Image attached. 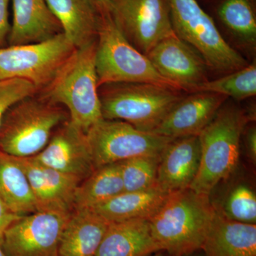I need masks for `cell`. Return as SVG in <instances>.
Segmentation results:
<instances>
[{"label":"cell","instance_id":"obj_19","mask_svg":"<svg viewBox=\"0 0 256 256\" xmlns=\"http://www.w3.org/2000/svg\"><path fill=\"white\" fill-rule=\"evenodd\" d=\"M63 34L76 50L97 42L100 13L89 0H46Z\"/></svg>","mask_w":256,"mask_h":256},{"label":"cell","instance_id":"obj_9","mask_svg":"<svg viewBox=\"0 0 256 256\" xmlns=\"http://www.w3.org/2000/svg\"><path fill=\"white\" fill-rule=\"evenodd\" d=\"M96 170L142 156H161L173 139L140 130L128 122L102 120L86 132Z\"/></svg>","mask_w":256,"mask_h":256},{"label":"cell","instance_id":"obj_35","mask_svg":"<svg viewBox=\"0 0 256 256\" xmlns=\"http://www.w3.org/2000/svg\"><path fill=\"white\" fill-rule=\"evenodd\" d=\"M149 256H169L166 252L164 250H160V252H154V254H152Z\"/></svg>","mask_w":256,"mask_h":256},{"label":"cell","instance_id":"obj_28","mask_svg":"<svg viewBox=\"0 0 256 256\" xmlns=\"http://www.w3.org/2000/svg\"><path fill=\"white\" fill-rule=\"evenodd\" d=\"M217 212L228 220L240 223L256 224V194L254 188L240 183L230 188Z\"/></svg>","mask_w":256,"mask_h":256},{"label":"cell","instance_id":"obj_17","mask_svg":"<svg viewBox=\"0 0 256 256\" xmlns=\"http://www.w3.org/2000/svg\"><path fill=\"white\" fill-rule=\"evenodd\" d=\"M13 22L9 46L48 41L63 33L46 0H12Z\"/></svg>","mask_w":256,"mask_h":256},{"label":"cell","instance_id":"obj_24","mask_svg":"<svg viewBox=\"0 0 256 256\" xmlns=\"http://www.w3.org/2000/svg\"><path fill=\"white\" fill-rule=\"evenodd\" d=\"M124 192L120 162L101 166L79 184L74 210H94Z\"/></svg>","mask_w":256,"mask_h":256},{"label":"cell","instance_id":"obj_26","mask_svg":"<svg viewBox=\"0 0 256 256\" xmlns=\"http://www.w3.org/2000/svg\"><path fill=\"white\" fill-rule=\"evenodd\" d=\"M218 14L226 26L248 46L256 44V18L250 0H225Z\"/></svg>","mask_w":256,"mask_h":256},{"label":"cell","instance_id":"obj_8","mask_svg":"<svg viewBox=\"0 0 256 256\" xmlns=\"http://www.w3.org/2000/svg\"><path fill=\"white\" fill-rule=\"evenodd\" d=\"M76 50L63 33L42 43L0 48V82L23 79L41 92Z\"/></svg>","mask_w":256,"mask_h":256},{"label":"cell","instance_id":"obj_11","mask_svg":"<svg viewBox=\"0 0 256 256\" xmlns=\"http://www.w3.org/2000/svg\"><path fill=\"white\" fill-rule=\"evenodd\" d=\"M72 214L38 210L23 216L5 233L6 256H58L60 238Z\"/></svg>","mask_w":256,"mask_h":256},{"label":"cell","instance_id":"obj_36","mask_svg":"<svg viewBox=\"0 0 256 256\" xmlns=\"http://www.w3.org/2000/svg\"><path fill=\"white\" fill-rule=\"evenodd\" d=\"M0 256H6L4 250H3L2 247V246H0Z\"/></svg>","mask_w":256,"mask_h":256},{"label":"cell","instance_id":"obj_32","mask_svg":"<svg viewBox=\"0 0 256 256\" xmlns=\"http://www.w3.org/2000/svg\"><path fill=\"white\" fill-rule=\"evenodd\" d=\"M246 150L247 156L249 159L252 160V163L256 164V128L255 126L247 130L245 134Z\"/></svg>","mask_w":256,"mask_h":256},{"label":"cell","instance_id":"obj_5","mask_svg":"<svg viewBox=\"0 0 256 256\" xmlns=\"http://www.w3.org/2000/svg\"><path fill=\"white\" fill-rule=\"evenodd\" d=\"M102 118L120 120L152 132L183 97L172 88L124 82L99 88Z\"/></svg>","mask_w":256,"mask_h":256},{"label":"cell","instance_id":"obj_20","mask_svg":"<svg viewBox=\"0 0 256 256\" xmlns=\"http://www.w3.org/2000/svg\"><path fill=\"white\" fill-rule=\"evenodd\" d=\"M110 224L92 210H74L62 234L58 256H96Z\"/></svg>","mask_w":256,"mask_h":256},{"label":"cell","instance_id":"obj_34","mask_svg":"<svg viewBox=\"0 0 256 256\" xmlns=\"http://www.w3.org/2000/svg\"><path fill=\"white\" fill-rule=\"evenodd\" d=\"M180 256H206V255H205L203 250H202V249H200V250H196V252H190V254H185V255Z\"/></svg>","mask_w":256,"mask_h":256},{"label":"cell","instance_id":"obj_12","mask_svg":"<svg viewBox=\"0 0 256 256\" xmlns=\"http://www.w3.org/2000/svg\"><path fill=\"white\" fill-rule=\"evenodd\" d=\"M146 56L156 72L178 90L195 92L208 80L205 60L176 34L160 42Z\"/></svg>","mask_w":256,"mask_h":256},{"label":"cell","instance_id":"obj_23","mask_svg":"<svg viewBox=\"0 0 256 256\" xmlns=\"http://www.w3.org/2000/svg\"><path fill=\"white\" fill-rule=\"evenodd\" d=\"M0 198L18 215L37 212L31 186L18 158L0 151Z\"/></svg>","mask_w":256,"mask_h":256},{"label":"cell","instance_id":"obj_30","mask_svg":"<svg viewBox=\"0 0 256 256\" xmlns=\"http://www.w3.org/2000/svg\"><path fill=\"white\" fill-rule=\"evenodd\" d=\"M10 2V0H0V48L9 46V37L11 32Z\"/></svg>","mask_w":256,"mask_h":256},{"label":"cell","instance_id":"obj_25","mask_svg":"<svg viewBox=\"0 0 256 256\" xmlns=\"http://www.w3.org/2000/svg\"><path fill=\"white\" fill-rule=\"evenodd\" d=\"M212 92L244 100L256 95V65L252 63L228 75L214 80H208L195 92Z\"/></svg>","mask_w":256,"mask_h":256},{"label":"cell","instance_id":"obj_31","mask_svg":"<svg viewBox=\"0 0 256 256\" xmlns=\"http://www.w3.org/2000/svg\"><path fill=\"white\" fill-rule=\"evenodd\" d=\"M22 217L14 213L0 198V246H2L6 230Z\"/></svg>","mask_w":256,"mask_h":256},{"label":"cell","instance_id":"obj_3","mask_svg":"<svg viewBox=\"0 0 256 256\" xmlns=\"http://www.w3.org/2000/svg\"><path fill=\"white\" fill-rule=\"evenodd\" d=\"M250 118L234 105L223 106L200 136L201 161L190 188L210 196L230 178L240 158L242 136Z\"/></svg>","mask_w":256,"mask_h":256},{"label":"cell","instance_id":"obj_14","mask_svg":"<svg viewBox=\"0 0 256 256\" xmlns=\"http://www.w3.org/2000/svg\"><path fill=\"white\" fill-rule=\"evenodd\" d=\"M26 172L38 210L72 214L78 178L48 168L33 158H18Z\"/></svg>","mask_w":256,"mask_h":256},{"label":"cell","instance_id":"obj_16","mask_svg":"<svg viewBox=\"0 0 256 256\" xmlns=\"http://www.w3.org/2000/svg\"><path fill=\"white\" fill-rule=\"evenodd\" d=\"M200 161L198 136L173 140L160 158L156 186L168 194L190 188L200 169Z\"/></svg>","mask_w":256,"mask_h":256},{"label":"cell","instance_id":"obj_29","mask_svg":"<svg viewBox=\"0 0 256 256\" xmlns=\"http://www.w3.org/2000/svg\"><path fill=\"white\" fill-rule=\"evenodd\" d=\"M38 92V89L33 84L23 79L0 82V127L6 112L13 106Z\"/></svg>","mask_w":256,"mask_h":256},{"label":"cell","instance_id":"obj_6","mask_svg":"<svg viewBox=\"0 0 256 256\" xmlns=\"http://www.w3.org/2000/svg\"><path fill=\"white\" fill-rule=\"evenodd\" d=\"M96 68L99 88L106 84L140 82L178 90L156 72L146 55L128 42L110 13L100 14Z\"/></svg>","mask_w":256,"mask_h":256},{"label":"cell","instance_id":"obj_13","mask_svg":"<svg viewBox=\"0 0 256 256\" xmlns=\"http://www.w3.org/2000/svg\"><path fill=\"white\" fill-rule=\"evenodd\" d=\"M32 158L82 182L96 170L86 132L70 120L57 128L46 148Z\"/></svg>","mask_w":256,"mask_h":256},{"label":"cell","instance_id":"obj_2","mask_svg":"<svg viewBox=\"0 0 256 256\" xmlns=\"http://www.w3.org/2000/svg\"><path fill=\"white\" fill-rule=\"evenodd\" d=\"M96 43L76 50L42 95L65 108L70 122L86 132L104 120L96 68Z\"/></svg>","mask_w":256,"mask_h":256},{"label":"cell","instance_id":"obj_21","mask_svg":"<svg viewBox=\"0 0 256 256\" xmlns=\"http://www.w3.org/2000/svg\"><path fill=\"white\" fill-rule=\"evenodd\" d=\"M160 250L149 220H136L110 224L96 256H149Z\"/></svg>","mask_w":256,"mask_h":256},{"label":"cell","instance_id":"obj_15","mask_svg":"<svg viewBox=\"0 0 256 256\" xmlns=\"http://www.w3.org/2000/svg\"><path fill=\"white\" fill-rule=\"evenodd\" d=\"M226 98L218 94L204 92L183 98L152 132L173 140L198 136Z\"/></svg>","mask_w":256,"mask_h":256},{"label":"cell","instance_id":"obj_10","mask_svg":"<svg viewBox=\"0 0 256 256\" xmlns=\"http://www.w3.org/2000/svg\"><path fill=\"white\" fill-rule=\"evenodd\" d=\"M110 14L128 42L146 56L175 34L168 0H110Z\"/></svg>","mask_w":256,"mask_h":256},{"label":"cell","instance_id":"obj_7","mask_svg":"<svg viewBox=\"0 0 256 256\" xmlns=\"http://www.w3.org/2000/svg\"><path fill=\"white\" fill-rule=\"evenodd\" d=\"M176 36L202 56L207 66L232 73L248 65L247 60L226 42L214 22L196 0H168Z\"/></svg>","mask_w":256,"mask_h":256},{"label":"cell","instance_id":"obj_1","mask_svg":"<svg viewBox=\"0 0 256 256\" xmlns=\"http://www.w3.org/2000/svg\"><path fill=\"white\" fill-rule=\"evenodd\" d=\"M214 214L210 196L188 188L170 193L149 222L161 250L180 256L202 249Z\"/></svg>","mask_w":256,"mask_h":256},{"label":"cell","instance_id":"obj_18","mask_svg":"<svg viewBox=\"0 0 256 256\" xmlns=\"http://www.w3.org/2000/svg\"><path fill=\"white\" fill-rule=\"evenodd\" d=\"M202 250L206 256H256V225L228 220L215 210Z\"/></svg>","mask_w":256,"mask_h":256},{"label":"cell","instance_id":"obj_22","mask_svg":"<svg viewBox=\"0 0 256 256\" xmlns=\"http://www.w3.org/2000/svg\"><path fill=\"white\" fill-rule=\"evenodd\" d=\"M169 194L158 186L143 191L124 192L92 210L110 224L150 220L163 206Z\"/></svg>","mask_w":256,"mask_h":256},{"label":"cell","instance_id":"obj_27","mask_svg":"<svg viewBox=\"0 0 256 256\" xmlns=\"http://www.w3.org/2000/svg\"><path fill=\"white\" fill-rule=\"evenodd\" d=\"M161 156H142L120 162L124 192L143 191L156 186Z\"/></svg>","mask_w":256,"mask_h":256},{"label":"cell","instance_id":"obj_33","mask_svg":"<svg viewBox=\"0 0 256 256\" xmlns=\"http://www.w3.org/2000/svg\"><path fill=\"white\" fill-rule=\"evenodd\" d=\"M100 14L110 13V0H89Z\"/></svg>","mask_w":256,"mask_h":256},{"label":"cell","instance_id":"obj_4","mask_svg":"<svg viewBox=\"0 0 256 256\" xmlns=\"http://www.w3.org/2000/svg\"><path fill=\"white\" fill-rule=\"evenodd\" d=\"M36 95L18 101L6 112L0 127V151L18 158H33L68 120L62 106Z\"/></svg>","mask_w":256,"mask_h":256}]
</instances>
